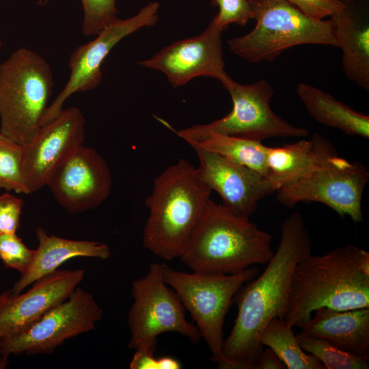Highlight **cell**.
<instances>
[{
    "label": "cell",
    "mask_w": 369,
    "mask_h": 369,
    "mask_svg": "<svg viewBox=\"0 0 369 369\" xmlns=\"http://www.w3.org/2000/svg\"><path fill=\"white\" fill-rule=\"evenodd\" d=\"M312 254V239L301 214L281 225V238L264 271L245 282L233 298L238 308L232 331L223 341L226 369H254L262 351L260 335L275 317L284 319L293 271Z\"/></svg>",
    "instance_id": "cell-1"
},
{
    "label": "cell",
    "mask_w": 369,
    "mask_h": 369,
    "mask_svg": "<svg viewBox=\"0 0 369 369\" xmlns=\"http://www.w3.org/2000/svg\"><path fill=\"white\" fill-rule=\"evenodd\" d=\"M369 308V253L352 244L312 254L295 266L284 319L301 327L319 308Z\"/></svg>",
    "instance_id": "cell-2"
},
{
    "label": "cell",
    "mask_w": 369,
    "mask_h": 369,
    "mask_svg": "<svg viewBox=\"0 0 369 369\" xmlns=\"http://www.w3.org/2000/svg\"><path fill=\"white\" fill-rule=\"evenodd\" d=\"M197 169L180 159L157 176L145 199L149 210L144 246L165 260L179 258L210 200Z\"/></svg>",
    "instance_id": "cell-3"
},
{
    "label": "cell",
    "mask_w": 369,
    "mask_h": 369,
    "mask_svg": "<svg viewBox=\"0 0 369 369\" xmlns=\"http://www.w3.org/2000/svg\"><path fill=\"white\" fill-rule=\"evenodd\" d=\"M272 236L249 219L235 216L210 199L180 258L193 271L234 274L266 264Z\"/></svg>",
    "instance_id": "cell-4"
},
{
    "label": "cell",
    "mask_w": 369,
    "mask_h": 369,
    "mask_svg": "<svg viewBox=\"0 0 369 369\" xmlns=\"http://www.w3.org/2000/svg\"><path fill=\"white\" fill-rule=\"evenodd\" d=\"M54 85L53 74L40 55L21 47L0 64V133L21 146L42 126Z\"/></svg>",
    "instance_id": "cell-5"
},
{
    "label": "cell",
    "mask_w": 369,
    "mask_h": 369,
    "mask_svg": "<svg viewBox=\"0 0 369 369\" xmlns=\"http://www.w3.org/2000/svg\"><path fill=\"white\" fill-rule=\"evenodd\" d=\"M254 28L228 41L230 51L251 63L271 62L301 44L338 47L332 20H316L288 0H252Z\"/></svg>",
    "instance_id": "cell-6"
},
{
    "label": "cell",
    "mask_w": 369,
    "mask_h": 369,
    "mask_svg": "<svg viewBox=\"0 0 369 369\" xmlns=\"http://www.w3.org/2000/svg\"><path fill=\"white\" fill-rule=\"evenodd\" d=\"M161 269L163 280L195 322L211 353L210 359L219 368L226 369L222 355L224 319L236 292L258 275V269L251 266L234 274L187 273L165 263H161Z\"/></svg>",
    "instance_id": "cell-7"
},
{
    "label": "cell",
    "mask_w": 369,
    "mask_h": 369,
    "mask_svg": "<svg viewBox=\"0 0 369 369\" xmlns=\"http://www.w3.org/2000/svg\"><path fill=\"white\" fill-rule=\"evenodd\" d=\"M222 85L230 94L233 104L232 111L225 117L178 131L163 120H159L187 144L199 141L209 134L261 142L271 137H302L309 135L306 128L291 124L272 111L270 102L274 90L267 80L243 85L230 78Z\"/></svg>",
    "instance_id": "cell-8"
},
{
    "label": "cell",
    "mask_w": 369,
    "mask_h": 369,
    "mask_svg": "<svg viewBox=\"0 0 369 369\" xmlns=\"http://www.w3.org/2000/svg\"><path fill=\"white\" fill-rule=\"evenodd\" d=\"M131 294L130 348L154 353L157 337L166 332L180 333L193 343L200 342L197 327L187 320L180 298L163 280L161 264H151L148 273L133 282Z\"/></svg>",
    "instance_id": "cell-9"
},
{
    "label": "cell",
    "mask_w": 369,
    "mask_h": 369,
    "mask_svg": "<svg viewBox=\"0 0 369 369\" xmlns=\"http://www.w3.org/2000/svg\"><path fill=\"white\" fill-rule=\"evenodd\" d=\"M102 316L94 296L77 286L66 300L26 329L0 338L1 353L8 358L12 354H51L66 340L94 329Z\"/></svg>",
    "instance_id": "cell-10"
},
{
    "label": "cell",
    "mask_w": 369,
    "mask_h": 369,
    "mask_svg": "<svg viewBox=\"0 0 369 369\" xmlns=\"http://www.w3.org/2000/svg\"><path fill=\"white\" fill-rule=\"evenodd\" d=\"M369 171L361 162L337 156L308 176L277 191L278 201L288 208L299 202L325 204L340 218L348 216L355 223L363 221L361 200Z\"/></svg>",
    "instance_id": "cell-11"
},
{
    "label": "cell",
    "mask_w": 369,
    "mask_h": 369,
    "mask_svg": "<svg viewBox=\"0 0 369 369\" xmlns=\"http://www.w3.org/2000/svg\"><path fill=\"white\" fill-rule=\"evenodd\" d=\"M159 3L150 2L134 16L117 18L104 28L96 38L78 46L68 59L70 77L64 88L46 109L42 126L56 117L65 101L73 94L92 90L102 78V64L111 50L123 38L143 27L154 25L159 20Z\"/></svg>",
    "instance_id": "cell-12"
},
{
    "label": "cell",
    "mask_w": 369,
    "mask_h": 369,
    "mask_svg": "<svg viewBox=\"0 0 369 369\" xmlns=\"http://www.w3.org/2000/svg\"><path fill=\"white\" fill-rule=\"evenodd\" d=\"M223 31L211 20L198 36L177 41L138 64L161 71L175 87L197 77L213 78L223 85L230 79L222 51Z\"/></svg>",
    "instance_id": "cell-13"
},
{
    "label": "cell",
    "mask_w": 369,
    "mask_h": 369,
    "mask_svg": "<svg viewBox=\"0 0 369 369\" xmlns=\"http://www.w3.org/2000/svg\"><path fill=\"white\" fill-rule=\"evenodd\" d=\"M85 124L79 108L63 109L23 146V172L30 193L46 186L57 167L83 145Z\"/></svg>",
    "instance_id": "cell-14"
},
{
    "label": "cell",
    "mask_w": 369,
    "mask_h": 369,
    "mask_svg": "<svg viewBox=\"0 0 369 369\" xmlns=\"http://www.w3.org/2000/svg\"><path fill=\"white\" fill-rule=\"evenodd\" d=\"M46 185L58 204L75 214L95 208L108 198L112 176L105 160L81 145L57 167Z\"/></svg>",
    "instance_id": "cell-15"
},
{
    "label": "cell",
    "mask_w": 369,
    "mask_h": 369,
    "mask_svg": "<svg viewBox=\"0 0 369 369\" xmlns=\"http://www.w3.org/2000/svg\"><path fill=\"white\" fill-rule=\"evenodd\" d=\"M190 146L199 160L201 180L219 195L222 205L235 216L249 219L258 202L276 191L269 179L259 172L212 151Z\"/></svg>",
    "instance_id": "cell-16"
},
{
    "label": "cell",
    "mask_w": 369,
    "mask_h": 369,
    "mask_svg": "<svg viewBox=\"0 0 369 369\" xmlns=\"http://www.w3.org/2000/svg\"><path fill=\"white\" fill-rule=\"evenodd\" d=\"M84 276L83 269H57L36 280L25 293L11 290L1 293L0 338L19 333L66 300Z\"/></svg>",
    "instance_id": "cell-17"
},
{
    "label": "cell",
    "mask_w": 369,
    "mask_h": 369,
    "mask_svg": "<svg viewBox=\"0 0 369 369\" xmlns=\"http://www.w3.org/2000/svg\"><path fill=\"white\" fill-rule=\"evenodd\" d=\"M337 156L334 146L318 133H314L309 139L282 147L268 146L267 178L277 191L308 176Z\"/></svg>",
    "instance_id": "cell-18"
},
{
    "label": "cell",
    "mask_w": 369,
    "mask_h": 369,
    "mask_svg": "<svg viewBox=\"0 0 369 369\" xmlns=\"http://www.w3.org/2000/svg\"><path fill=\"white\" fill-rule=\"evenodd\" d=\"M313 312L300 333L369 361V308L335 310L323 307Z\"/></svg>",
    "instance_id": "cell-19"
},
{
    "label": "cell",
    "mask_w": 369,
    "mask_h": 369,
    "mask_svg": "<svg viewBox=\"0 0 369 369\" xmlns=\"http://www.w3.org/2000/svg\"><path fill=\"white\" fill-rule=\"evenodd\" d=\"M36 234L38 246L29 269L11 289L15 293L21 292L36 280L57 270L70 259L87 257L107 260L111 255L109 247L104 243L61 238L49 234L42 228H38Z\"/></svg>",
    "instance_id": "cell-20"
},
{
    "label": "cell",
    "mask_w": 369,
    "mask_h": 369,
    "mask_svg": "<svg viewBox=\"0 0 369 369\" xmlns=\"http://www.w3.org/2000/svg\"><path fill=\"white\" fill-rule=\"evenodd\" d=\"M338 47L342 51L346 76L364 90L369 91V25L346 8L331 16Z\"/></svg>",
    "instance_id": "cell-21"
},
{
    "label": "cell",
    "mask_w": 369,
    "mask_h": 369,
    "mask_svg": "<svg viewBox=\"0 0 369 369\" xmlns=\"http://www.w3.org/2000/svg\"><path fill=\"white\" fill-rule=\"evenodd\" d=\"M295 92L309 115L319 123L338 128L349 136L369 138V117L357 112L330 94L305 83Z\"/></svg>",
    "instance_id": "cell-22"
},
{
    "label": "cell",
    "mask_w": 369,
    "mask_h": 369,
    "mask_svg": "<svg viewBox=\"0 0 369 369\" xmlns=\"http://www.w3.org/2000/svg\"><path fill=\"white\" fill-rule=\"evenodd\" d=\"M292 327L285 319L273 318L260 335L261 346L271 348L287 369H325L319 360L301 348Z\"/></svg>",
    "instance_id": "cell-23"
},
{
    "label": "cell",
    "mask_w": 369,
    "mask_h": 369,
    "mask_svg": "<svg viewBox=\"0 0 369 369\" xmlns=\"http://www.w3.org/2000/svg\"><path fill=\"white\" fill-rule=\"evenodd\" d=\"M188 144L215 152L267 177L268 146L261 141L235 136L209 134L199 141Z\"/></svg>",
    "instance_id": "cell-24"
},
{
    "label": "cell",
    "mask_w": 369,
    "mask_h": 369,
    "mask_svg": "<svg viewBox=\"0 0 369 369\" xmlns=\"http://www.w3.org/2000/svg\"><path fill=\"white\" fill-rule=\"evenodd\" d=\"M301 348L319 360L325 369H368L369 361L344 351L328 342L298 333Z\"/></svg>",
    "instance_id": "cell-25"
},
{
    "label": "cell",
    "mask_w": 369,
    "mask_h": 369,
    "mask_svg": "<svg viewBox=\"0 0 369 369\" xmlns=\"http://www.w3.org/2000/svg\"><path fill=\"white\" fill-rule=\"evenodd\" d=\"M23 146L0 135V189L30 193L23 172Z\"/></svg>",
    "instance_id": "cell-26"
},
{
    "label": "cell",
    "mask_w": 369,
    "mask_h": 369,
    "mask_svg": "<svg viewBox=\"0 0 369 369\" xmlns=\"http://www.w3.org/2000/svg\"><path fill=\"white\" fill-rule=\"evenodd\" d=\"M83 18L81 31L86 37L96 36L117 17L116 0H81Z\"/></svg>",
    "instance_id": "cell-27"
},
{
    "label": "cell",
    "mask_w": 369,
    "mask_h": 369,
    "mask_svg": "<svg viewBox=\"0 0 369 369\" xmlns=\"http://www.w3.org/2000/svg\"><path fill=\"white\" fill-rule=\"evenodd\" d=\"M35 250L29 249L16 233H0V260L4 265L20 275L31 265Z\"/></svg>",
    "instance_id": "cell-28"
},
{
    "label": "cell",
    "mask_w": 369,
    "mask_h": 369,
    "mask_svg": "<svg viewBox=\"0 0 369 369\" xmlns=\"http://www.w3.org/2000/svg\"><path fill=\"white\" fill-rule=\"evenodd\" d=\"M219 8L213 21L224 30L231 23L245 25L253 18L252 0H212Z\"/></svg>",
    "instance_id": "cell-29"
},
{
    "label": "cell",
    "mask_w": 369,
    "mask_h": 369,
    "mask_svg": "<svg viewBox=\"0 0 369 369\" xmlns=\"http://www.w3.org/2000/svg\"><path fill=\"white\" fill-rule=\"evenodd\" d=\"M23 200L8 193L0 195V233H16Z\"/></svg>",
    "instance_id": "cell-30"
},
{
    "label": "cell",
    "mask_w": 369,
    "mask_h": 369,
    "mask_svg": "<svg viewBox=\"0 0 369 369\" xmlns=\"http://www.w3.org/2000/svg\"><path fill=\"white\" fill-rule=\"evenodd\" d=\"M306 16L316 20L332 16L346 8L342 0H288Z\"/></svg>",
    "instance_id": "cell-31"
},
{
    "label": "cell",
    "mask_w": 369,
    "mask_h": 369,
    "mask_svg": "<svg viewBox=\"0 0 369 369\" xmlns=\"http://www.w3.org/2000/svg\"><path fill=\"white\" fill-rule=\"evenodd\" d=\"M129 367L131 369H179L181 364L171 357L157 359L154 357V353L135 351Z\"/></svg>",
    "instance_id": "cell-32"
},
{
    "label": "cell",
    "mask_w": 369,
    "mask_h": 369,
    "mask_svg": "<svg viewBox=\"0 0 369 369\" xmlns=\"http://www.w3.org/2000/svg\"><path fill=\"white\" fill-rule=\"evenodd\" d=\"M286 368L284 363L273 352L267 348L262 350L255 364L254 369H284Z\"/></svg>",
    "instance_id": "cell-33"
},
{
    "label": "cell",
    "mask_w": 369,
    "mask_h": 369,
    "mask_svg": "<svg viewBox=\"0 0 369 369\" xmlns=\"http://www.w3.org/2000/svg\"><path fill=\"white\" fill-rule=\"evenodd\" d=\"M9 364V360L8 357H5L1 353L0 348V369H5Z\"/></svg>",
    "instance_id": "cell-34"
},
{
    "label": "cell",
    "mask_w": 369,
    "mask_h": 369,
    "mask_svg": "<svg viewBox=\"0 0 369 369\" xmlns=\"http://www.w3.org/2000/svg\"><path fill=\"white\" fill-rule=\"evenodd\" d=\"M36 1L40 5H44L48 3L49 0H36Z\"/></svg>",
    "instance_id": "cell-35"
},
{
    "label": "cell",
    "mask_w": 369,
    "mask_h": 369,
    "mask_svg": "<svg viewBox=\"0 0 369 369\" xmlns=\"http://www.w3.org/2000/svg\"><path fill=\"white\" fill-rule=\"evenodd\" d=\"M1 40H0V47H1Z\"/></svg>",
    "instance_id": "cell-36"
},
{
    "label": "cell",
    "mask_w": 369,
    "mask_h": 369,
    "mask_svg": "<svg viewBox=\"0 0 369 369\" xmlns=\"http://www.w3.org/2000/svg\"><path fill=\"white\" fill-rule=\"evenodd\" d=\"M0 135H1V133H0Z\"/></svg>",
    "instance_id": "cell-37"
}]
</instances>
